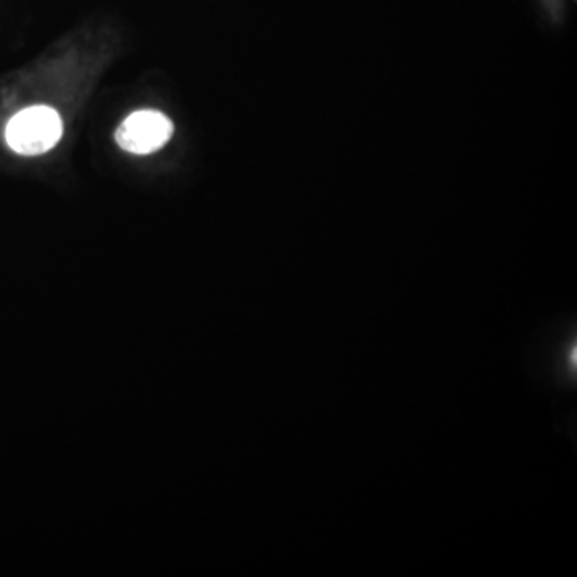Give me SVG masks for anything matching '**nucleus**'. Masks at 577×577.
<instances>
[{
  "label": "nucleus",
  "mask_w": 577,
  "mask_h": 577,
  "mask_svg": "<svg viewBox=\"0 0 577 577\" xmlns=\"http://www.w3.org/2000/svg\"><path fill=\"white\" fill-rule=\"evenodd\" d=\"M63 133L60 114L48 106H31L10 119L5 138L8 146L23 156L47 153Z\"/></svg>",
  "instance_id": "1"
},
{
  "label": "nucleus",
  "mask_w": 577,
  "mask_h": 577,
  "mask_svg": "<svg viewBox=\"0 0 577 577\" xmlns=\"http://www.w3.org/2000/svg\"><path fill=\"white\" fill-rule=\"evenodd\" d=\"M174 125L167 116L146 109L130 114L116 132V141L133 154H151L170 140Z\"/></svg>",
  "instance_id": "2"
}]
</instances>
